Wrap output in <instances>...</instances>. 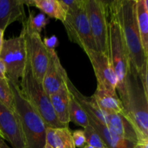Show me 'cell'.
<instances>
[{
  "mask_svg": "<svg viewBox=\"0 0 148 148\" xmlns=\"http://www.w3.org/2000/svg\"><path fill=\"white\" fill-rule=\"evenodd\" d=\"M108 4L119 23L130 68L140 75L148 63V57L145 54L137 26L136 0L111 1Z\"/></svg>",
  "mask_w": 148,
  "mask_h": 148,
  "instance_id": "6da1fadb",
  "label": "cell"
},
{
  "mask_svg": "<svg viewBox=\"0 0 148 148\" xmlns=\"http://www.w3.org/2000/svg\"><path fill=\"white\" fill-rule=\"evenodd\" d=\"M126 88L123 114L134 127L140 143L148 142V94L145 92L138 74L130 67Z\"/></svg>",
  "mask_w": 148,
  "mask_h": 148,
  "instance_id": "7a4b0ae2",
  "label": "cell"
},
{
  "mask_svg": "<svg viewBox=\"0 0 148 148\" xmlns=\"http://www.w3.org/2000/svg\"><path fill=\"white\" fill-rule=\"evenodd\" d=\"M108 17V56L111 67L117 79L116 90L119 92V99L124 102L127 96V79L130 71V61L125 43L123 38L119 23L115 14L108 4L104 1Z\"/></svg>",
  "mask_w": 148,
  "mask_h": 148,
  "instance_id": "3957f363",
  "label": "cell"
},
{
  "mask_svg": "<svg viewBox=\"0 0 148 148\" xmlns=\"http://www.w3.org/2000/svg\"><path fill=\"white\" fill-rule=\"evenodd\" d=\"M14 97L15 112L20 119L25 148H43L47 126L37 111L20 92V88L8 80Z\"/></svg>",
  "mask_w": 148,
  "mask_h": 148,
  "instance_id": "277c9868",
  "label": "cell"
},
{
  "mask_svg": "<svg viewBox=\"0 0 148 148\" xmlns=\"http://www.w3.org/2000/svg\"><path fill=\"white\" fill-rule=\"evenodd\" d=\"M20 90L23 97L37 111L47 127H65L58 121L52 107L49 95L46 93L42 84L33 77L28 61L24 75L20 81Z\"/></svg>",
  "mask_w": 148,
  "mask_h": 148,
  "instance_id": "5b68a950",
  "label": "cell"
},
{
  "mask_svg": "<svg viewBox=\"0 0 148 148\" xmlns=\"http://www.w3.org/2000/svg\"><path fill=\"white\" fill-rule=\"evenodd\" d=\"M0 59L6 68L9 81L20 88L27 62L24 33L16 37L4 40L0 52Z\"/></svg>",
  "mask_w": 148,
  "mask_h": 148,
  "instance_id": "8992f818",
  "label": "cell"
},
{
  "mask_svg": "<svg viewBox=\"0 0 148 148\" xmlns=\"http://www.w3.org/2000/svg\"><path fill=\"white\" fill-rule=\"evenodd\" d=\"M63 25L71 42L79 45L83 51H96L87 15L85 0H79L74 7L67 10Z\"/></svg>",
  "mask_w": 148,
  "mask_h": 148,
  "instance_id": "52a82bcc",
  "label": "cell"
},
{
  "mask_svg": "<svg viewBox=\"0 0 148 148\" xmlns=\"http://www.w3.org/2000/svg\"><path fill=\"white\" fill-rule=\"evenodd\" d=\"M85 8L97 51L108 54V15L103 0H85Z\"/></svg>",
  "mask_w": 148,
  "mask_h": 148,
  "instance_id": "ba28073f",
  "label": "cell"
},
{
  "mask_svg": "<svg viewBox=\"0 0 148 148\" xmlns=\"http://www.w3.org/2000/svg\"><path fill=\"white\" fill-rule=\"evenodd\" d=\"M28 63L33 77L42 84L49 62V53L43 44L40 34L27 31L23 27Z\"/></svg>",
  "mask_w": 148,
  "mask_h": 148,
  "instance_id": "9c48e42d",
  "label": "cell"
},
{
  "mask_svg": "<svg viewBox=\"0 0 148 148\" xmlns=\"http://www.w3.org/2000/svg\"><path fill=\"white\" fill-rule=\"evenodd\" d=\"M93 68L97 79V88L116 93L117 79L111 67L108 54L95 50H84Z\"/></svg>",
  "mask_w": 148,
  "mask_h": 148,
  "instance_id": "30bf717a",
  "label": "cell"
},
{
  "mask_svg": "<svg viewBox=\"0 0 148 148\" xmlns=\"http://www.w3.org/2000/svg\"><path fill=\"white\" fill-rule=\"evenodd\" d=\"M0 133L12 148H25L20 119L15 111L0 102Z\"/></svg>",
  "mask_w": 148,
  "mask_h": 148,
  "instance_id": "8fae6325",
  "label": "cell"
},
{
  "mask_svg": "<svg viewBox=\"0 0 148 148\" xmlns=\"http://www.w3.org/2000/svg\"><path fill=\"white\" fill-rule=\"evenodd\" d=\"M49 62L42 81V86L48 95L54 93L65 85L66 72L62 65L56 49H48Z\"/></svg>",
  "mask_w": 148,
  "mask_h": 148,
  "instance_id": "7c38bea8",
  "label": "cell"
},
{
  "mask_svg": "<svg viewBox=\"0 0 148 148\" xmlns=\"http://www.w3.org/2000/svg\"><path fill=\"white\" fill-rule=\"evenodd\" d=\"M26 17L24 0H0V29L5 31L14 22L23 24Z\"/></svg>",
  "mask_w": 148,
  "mask_h": 148,
  "instance_id": "4fadbf2b",
  "label": "cell"
},
{
  "mask_svg": "<svg viewBox=\"0 0 148 148\" xmlns=\"http://www.w3.org/2000/svg\"><path fill=\"white\" fill-rule=\"evenodd\" d=\"M107 127L119 137L134 145L140 143L137 132L123 114L107 115Z\"/></svg>",
  "mask_w": 148,
  "mask_h": 148,
  "instance_id": "5bb4252c",
  "label": "cell"
},
{
  "mask_svg": "<svg viewBox=\"0 0 148 148\" xmlns=\"http://www.w3.org/2000/svg\"><path fill=\"white\" fill-rule=\"evenodd\" d=\"M92 97L100 110L106 115L124 113L122 102L119 99L117 93L97 88Z\"/></svg>",
  "mask_w": 148,
  "mask_h": 148,
  "instance_id": "9a60e30c",
  "label": "cell"
},
{
  "mask_svg": "<svg viewBox=\"0 0 148 148\" xmlns=\"http://www.w3.org/2000/svg\"><path fill=\"white\" fill-rule=\"evenodd\" d=\"M52 107L58 121L65 127L70 123L69 115V91L66 84L54 93L49 95Z\"/></svg>",
  "mask_w": 148,
  "mask_h": 148,
  "instance_id": "2e32d148",
  "label": "cell"
},
{
  "mask_svg": "<svg viewBox=\"0 0 148 148\" xmlns=\"http://www.w3.org/2000/svg\"><path fill=\"white\" fill-rule=\"evenodd\" d=\"M90 125L98 132L108 148H134L135 145L113 132L108 127L101 124L92 117L88 116Z\"/></svg>",
  "mask_w": 148,
  "mask_h": 148,
  "instance_id": "e0dca14e",
  "label": "cell"
},
{
  "mask_svg": "<svg viewBox=\"0 0 148 148\" xmlns=\"http://www.w3.org/2000/svg\"><path fill=\"white\" fill-rule=\"evenodd\" d=\"M72 132L69 127H47L46 141L53 148H76L72 139Z\"/></svg>",
  "mask_w": 148,
  "mask_h": 148,
  "instance_id": "ac0fdd59",
  "label": "cell"
},
{
  "mask_svg": "<svg viewBox=\"0 0 148 148\" xmlns=\"http://www.w3.org/2000/svg\"><path fill=\"white\" fill-rule=\"evenodd\" d=\"M25 5L36 7L51 18L60 20L63 23L66 16V12L59 0H24Z\"/></svg>",
  "mask_w": 148,
  "mask_h": 148,
  "instance_id": "d6986e66",
  "label": "cell"
},
{
  "mask_svg": "<svg viewBox=\"0 0 148 148\" xmlns=\"http://www.w3.org/2000/svg\"><path fill=\"white\" fill-rule=\"evenodd\" d=\"M137 26L145 54L148 57V1L136 0Z\"/></svg>",
  "mask_w": 148,
  "mask_h": 148,
  "instance_id": "ffe728a7",
  "label": "cell"
},
{
  "mask_svg": "<svg viewBox=\"0 0 148 148\" xmlns=\"http://www.w3.org/2000/svg\"><path fill=\"white\" fill-rule=\"evenodd\" d=\"M69 115L70 122H73L76 125L83 127L84 129L90 125L88 114L70 92H69Z\"/></svg>",
  "mask_w": 148,
  "mask_h": 148,
  "instance_id": "44dd1931",
  "label": "cell"
},
{
  "mask_svg": "<svg viewBox=\"0 0 148 148\" xmlns=\"http://www.w3.org/2000/svg\"><path fill=\"white\" fill-rule=\"evenodd\" d=\"M48 23L49 20L44 14H38L35 15L32 12H30L28 17H27L25 22L23 24V27L29 32L40 34Z\"/></svg>",
  "mask_w": 148,
  "mask_h": 148,
  "instance_id": "7402d4cb",
  "label": "cell"
},
{
  "mask_svg": "<svg viewBox=\"0 0 148 148\" xmlns=\"http://www.w3.org/2000/svg\"><path fill=\"white\" fill-rule=\"evenodd\" d=\"M0 102L15 111L12 91L9 85L8 79H0Z\"/></svg>",
  "mask_w": 148,
  "mask_h": 148,
  "instance_id": "603a6c76",
  "label": "cell"
},
{
  "mask_svg": "<svg viewBox=\"0 0 148 148\" xmlns=\"http://www.w3.org/2000/svg\"><path fill=\"white\" fill-rule=\"evenodd\" d=\"M84 132L86 137L87 145L92 146L94 148H108L92 126L89 125L88 127L84 129Z\"/></svg>",
  "mask_w": 148,
  "mask_h": 148,
  "instance_id": "cb8c5ba5",
  "label": "cell"
},
{
  "mask_svg": "<svg viewBox=\"0 0 148 148\" xmlns=\"http://www.w3.org/2000/svg\"><path fill=\"white\" fill-rule=\"evenodd\" d=\"M72 133L73 143L75 147L83 148L86 145V137H85L84 130H75Z\"/></svg>",
  "mask_w": 148,
  "mask_h": 148,
  "instance_id": "d4e9b609",
  "label": "cell"
},
{
  "mask_svg": "<svg viewBox=\"0 0 148 148\" xmlns=\"http://www.w3.org/2000/svg\"><path fill=\"white\" fill-rule=\"evenodd\" d=\"M43 44L47 49H56L58 46V38L56 36H53L50 38H45L43 40Z\"/></svg>",
  "mask_w": 148,
  "mask_h": 148,
  "instance_id": "484cf974",
  "label": "cell"
},
{
  "mask_svg": "<svg viewBox=\"0 0 148 148\" xmlns=\"http://www.w3.org/2000/svg\"><path fill=\"white\" fill-rule=\"evenodd\" d=\"M0 79H7V74H6V68L4 63L0 59Z\"/></svg>",
  "mask_w": 148,
  "mask_h": 148,
  "instance_id": "4316f807",
  "label": "cell"
},
{
  "mask_svg": "<svg viewBox=\"0 0 148 148\" xmlns=\"http://www.w3.org/2000/svg\"><path fill=\"white\" fill-rule=\"evenodd\" d=\"M0 148H12L6 143V142L0 137Z\"/></svg>",
  "mask_w": 148,
  "mask_h": 148,
  "instance_id": "83f0119b",
  "label": "cell"
},
{
  "mask_svg": "<svg viewBox=\"0 0 148 148\" xmlns=\"http://www.w3.org/2000/svg\"><path fill=\"white\" fill-rule=\"evenodd\" d=\"M4 32L0 29V52H1V47H2V44H3V41H4V38H3V37H4Z\"/></svg>",
  "mask_w": 148,
  "mask_h": 148,
  "instance_id": "f1b7e54d",
  "label": "cell"
},
{
  "mask_svg": "<svg viewBox=\"0 0 148 148\" xmlns=\"http://www.w3.org/2000/svg\"><path fill=\"white\" fill-rule=\"evenodd\" d=\"M43 148H53V147H51V146L49 145V144H47V143H46V145H45L44 147H43Z\"/></svg>",
  "mask_w": 148,
  "mask_h": 148,
  "instance_id": "f546056e",
  "label": "cell"
},
{
  "mask_svg": "<svg viewBox=\"0 0 148 148\" xmlns=\"http://www.w3.org/2000/svg\"><path fill=\"white\" fill-rule=\"evenodd\" d=\"M83 148H94V147H92V146H90V145H85Z\"/></svg>",
  "mask_w": 148,
  "mask_h": 148,
  "instance_id": "4dcf8cb0",
  "label": "cell"
},
{
  "mask_svg": "<svg viewBox=\"0 0 148 148\" xmlns=\"http://www.w3.org/2000/svg\"><path fill=\"white\" fill-rule=\"evenodd\" d=\"M0 137H1V138H2V136H1V133H0Z\"/></svg>",
  "mask_w": 148,
  "mask_h": 148,
  "instance_id": "1f68e13d",
  "label": "cell"
}]
</instances>
